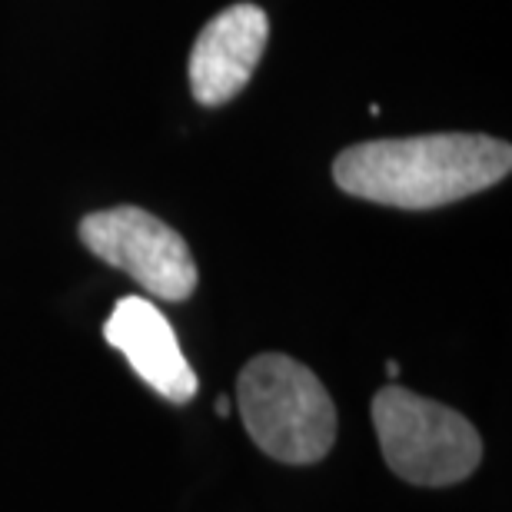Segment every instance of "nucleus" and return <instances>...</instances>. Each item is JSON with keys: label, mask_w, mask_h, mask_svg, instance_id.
<instances>
[{"label": "nucleus", "mask_w": 512, "mask_h": 512, "mask_svg": "<svg viewBox=\"0 0 512 512\" xmlns=\"http://www.w3.org/2000/svg\"><path fill=\"white\" fill-rule=\"evenodd\" d=\"M512 170V147L483 133H426L370 140L333 160L336 187L396 210H433L496 187Z\"/></svg>", "instance_id": "obj_1"}, {"label": "nucleus", "mask_w": 512, "mask_h": 512, "mask_svg": "<svg viewBox=\"0 0 512 512\" xmlns=\"http://www.w3.org/2000/svg\"><path fill=\"white\" fill-rule=\"evenodd\" d=\"M247 433L266 456L290 466L320 463L336 439V406L320 376L283 353L247 363L237 383Z\"/></svg>", "instance_id": "obj_2"}, {"label": "nucleus", "mask_w": 512, "mask_h": 512, "mask_svg": "<svg viewBox=\"0 0 512 512\" xmlns=\"http://www.w3.org/2000/svg\"><path fill=\"white\" fill-rule=\"evenodd\" d=\"M373 426L386 466L406 483H463L483 459V439L466 416L403 386H386L376 393Z\"/></svg>", "instance_id": "obj_3"}, {"label": "nucleus", "mask_w": 512, "mask_h": 512, "mask_svg": "<svg viewBox=\"0 0 512 512\" xmlns=\"http://www.w3.org/2000/svg\"><path fill=\"white\" fill-rule=\"evenodd\" d=\"M80 240L90 253L133 276L160 300L180 303L197 290V260L187 240L140 207L90 213L80 220Z\"/></svg>", "instance_id": "obj_4"}, {"label": "nucleus", "mask_w": 512, "mask_h": 512, "mask_svg": "<svg viewBox=\"0 0 512 512\" xmlns=\"http://www.w3.org/2000/svg\"><path fill=\"white\" fill-rule=\"evenodd\" d=\"M266 34L270 20L256 4H233L200 30L190 54V90L197 104L220 107L250 84Z\"/></svg>", "instance_id": "obj_5"}, {"label": "nucleus", "mask_w": 512, "mask_h": 512, "mask_svg": "<svg viewBox=\"0 0 512 512\" xmlns=\"http://www.w3.org/2000/svg\"><path fill=\"white\" fill-rule=\"evenodd\" d=\"M107 343L127 356L133 373L170 403L197 396V373L183 356L177 333L157 306L143 296H124L104 323Z\"/></svg>", "instance_id": "obj_6"}, {"label": "nucleus", "mask_w": 512, "mask_h": 512, "mask_svg": "<svg viewBox=\"0 0 512 512\" xmlns=\"http://www.w3.org/2000/svg\"><path fill=\"white\" fill-rule=\"evenodd\" d=\"M217 413H220V416H227V413H230V399H227V396H217Z\"/></svg>", "instance_id": "obj_7"}, {"label": "nucleus", "mask_w": 512, "mask_h": 512, "mask_svg": "<svg viewBox=\"0 0 512 512\" xmlns=\"http://www.w3.org/2000/svg\"><path fill=\"white\" fill-rule=\"evenodd\" d=\"M386 376H393V380L399 376V363L396 360H386Z\"/></svg>", "instance_id": "obj_8"}]
</instances>
